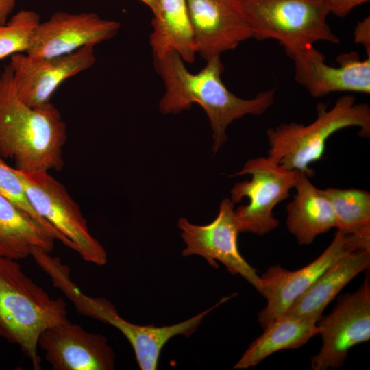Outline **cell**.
I'll list each match as a JSON object with an SVG mask.
<instances>
[{
  "mask_svg": "<svg viewBox=\"0 0 370 370\" xmlns=\"http://www.w3.org/2000/svg\"><path fill=\"white\" fill-rule=\"evenodd\" d=\"M158 13L151 21L149 44L153 57L171 51L177 53L186 63L195 59L197 45L186 0H156Z\"/></svg>",
  "mask_w": 370,
  "mask_h": 370,
  "instance_id": "cell-20",
  "label": "cell"
},
{
  "mask_svg": "<svg viewBox=\"0 0 370 370\" xmlns=\"http://www.w3.org/2000/svg\"><path fill=\"white\" fill-rule=\"evenodd\" d=\"M317 116L308 125L296 122L282 123L267 129V156L278 164L291 171L314 175L310 164L321 160L326 142L335 132L357 127L361 137L370 136V108L365 103H356V98L345 95L328 109L323 103L317 105Z\"/></svg>",
  "mask_w": 370,
  "mask_h": 370,
  "instance_id": "cell-4",
  "label": "cell"
},
{
  "mask_svg": "<svg viewBox=\"0 0 370 370\" xmlns=\"http://www.w3.org/2000/svg\"><path fill=\"white\" fill-rule=\"evenodd\" d=\"M295 194L286 206V226L299 245H308L336 227L332 204L324 190L316 187L304 173L298 172Z\"/></svg>",
  "mask_w": 370,
  "mask_h": 370,
  "instance_id": "cell-18",
  "label": "cell"
},
{
  "mask_svg": "<svg viewBox=\"0 0 370 370\" xmlns=\"http://www.w3.org/2000/svg\"><path fill=\"white\" fill-rule=\"evenodd\" d=\"M245 18L257 40L274 39L284 51L319 41L338 44L327 22L325 0H241Z\"/></svg>",
  "mask_w": 370,
  "mask_h": 370,
  "instance_id": "cell-6",
  "label": "cell"
},
{
  "mask_svg": "<svg viewBox=\"0 0 370 370\" xmlns=\"http://www.w3.org/2000/svg\"><path fill=\"white\" fill-rule=\"evenodd\" d=\"M366 275L354 293L338 297L328 315L317 322L322 339L319 352L311 357L314 370L341 367L354 346L370 338V280Z\"/></svg>",
  "mask_w": 370,
  "mask_h": 370,
  "instance_id": "cell-9",
  "label": "cell"
},
{
  "mask_svg": "<svg viewBox=\"0 0 370 370\" xmlns=\"http://www.w3.org/2000/svg\"><path fill=\"white\" fill-rule=\"evenodd\" d=\"M66 125L52 103L32 107L18 97L9 65L0 74V155L20 171H59Z\"/></svg>",
  "mask_w": 370,
  "mask_h": 370,
  "instance_id": "cell-2",
  "label": "cell"
},
{
  "mask_svg": "<svg viewBox=\"0 0 370 370\" xmlns=\"http://www.w3.org/2000/svg\"><path fill=\"white\" fill-rule=\"evenodd\" d=\"M336 220L337 230L370 245V193L358 188L324 190Z\"/></svg>",
  "mask_w": 370,
  "mask_h": 370,
  "instance_id": "cell-22",
  "label": "cell"
},
{
  "mask_svg": "<svg viewBox=\"0 0 370 370\" xmlns=\"http://www.w3.org/2000/svg\"><path fill=\"white\" fill-rule=\"evenodd\" d=\"M318 321L283 314L270 322L234 365L236 369L256 366L268 356L284 349H297L319 334Z\"/></svg>",
  "mask_w": 370,
  "mask_h": 370,
  "instance_id": "cell-21",
  "label": "cell"
},
{
  "mask_svg": "<svg viewBox=\"0 0 370 370\" xmlns=\"http://www.w3.org/2000/svg\"><path fill=\"white\" fill-rule=\"evenodd\" d=\"M330 13L338 17L347 16L355 8L369 0H325Z\"/></svg>",
  "mask_w": 370,
  "mask_h": 370,
  "instance_id": "cell-25",
  "label": "cell"
},
{
  "mask_svg": "<svg viewBox=\"0 0 370 370\" xmlns=\"http://www.w3.org/2000/svg\"><path fill=\"white\" fill-rule=\"evenodd\" d=\"M197 53L206 60L253 38L241 0H186Z\"/></svg>",
  "mask_w": 370,
  "mask_h": 370,
  "instance_id": "cell-16",
  "label": "cell"
},
{
  "mask_svg": "<svg viewBox=\"0 0 370 370\" xmlns=\"http://www.w3.org/2000/svg\"><path fill=\"white\" fill-rule=\"evenodd\" d=\"M354 40L361 45L367 55L370 57V17L368 16L362 21L358 22L354 30Z\"/></svg>",
  "mask_w": 370,
  "mask_h": 370,
  "instance_id": "cell-26",
  "label": "cell"
},
{
  "mask_svg": "<svg viewBox=\"0 0 370 370\" xmlns=\"http://www.w3.org/2000/svg\"><path fill=\"white\" fill-rule=\"evenodd\" d=\"M293 61L295 81L313 98L336 92L370 93V57L361 60L354 51L336 58L337 66L325 63V56L308 45L285 51Z\"/></svg>",
  "mask_w": 370,
  "mask_h": 370,
  "instance_id": "cell-12",
  "label": "cell"
},
{
  "mask_svg": "<svg viewBox=\"0 0 370 370\" xmlns=\"http://www.w3.org/2000/svg\"><path fill=\"white\" fill-rule=\"evenodd\" d=\"M206 62L201 71L193 73L175 51L153 57L155 70L165 88L159 102L160 111L164 114H176L189 110L194 103L199 104L209 119L215 153L227 140L228 126L246 115L263 114L274 103L275 89L260 92L251 99H243L223 84L221 56Z\"/></svg>",
  "mask_w": 370,
  "mask_h": 370,
  "instance_id": "cell-1",
  "label": "cell"
},
{
  "mask_svg": "<svg viewBox=\"0 0 370 370\" xmlns=\"http://www.w3.org/2000/svg\"><path fill=\"white\" fill-rule=\"evenodd\" d=\"M0 193L10 200L20 209L31 215L55 233L59 237L60 241L66 247L73 250L75 249V245L70 240L58 232L34 209L27 197L23 184L16 169L8 166L1 155Z\"/></svg>",
  "mask_w": 370,
  "mask_h": 370,
  "instance_id": "cell-24",
  "label": "cell"
},
{
  "mask_svg": "<svg viewBox=\"0 0 370 370\" xmlns=\"http://www.w3.org/2000/svg\"><path fill=\"white\" fill-rule=\"evenodd\" d=\"M249 175L251 178L236 183L230 199L236 204L244 197L246 205L234 210L240 232L264 236L279 225L273 210L286 199L295 185L298 172L278 164L268 156L247 160L242 169L231 176Z\"/></svg>",
  "mask_w": 370,
  "mask_h": 370,
  "instance_id": "cell-7",
  "label": "cell"
},
{
  "mask_svg": "<svg viewBox=\"0 0 370 370\" xmlns=\"http://www.w3.org/2000/svg\"><path fill=\"white\" fill-rule=\"evenodd\" d=\"M48 275L53 286L64 293L79 314L113 326L127 338L142 370L156 369L161 351L171 338L177 335L190 336L209 312L232 298V295L224 297L212 307L176 324L160 327L143 325L123 319L108 299L86 295L72 281L70 269L66 264H59L53 267Z\"/></svg>",
  "mask_w": 370,
  "mask_h": 370,
  "instance_id": "cell-5",
  "label": "cell"
},
{
  "mask_svg": "<svg viewBox=\"0 0 370 370\" xmlns=\"http://www.w3.org/2000/svg\"><path fill=\"white\" fill-rule=\"evenodd\" d=\"M16 171L37 213L74 243L84 260L104 265L106 251L90 232L79 206L65 186L47 171Z\"/></svg>",
  "mask_w": 370,
  "mask_h": 370,
  "instance_id": "cell-8",
  "label": "cell"
},
{
  "mask_svg": "<svg viewBox=\"0 0 370 370\" xmlns=\"http://www.w3.org/2000/svg\"><path fill=\"white\" fill-rule=\"evenodd\" d=\"M121 24L94 12H58L38 24L26 53L34 57H56L94 46L114 38Z\"/></svg>",
  "mask_w": 370,
  "mask_h": 370,
  "instance_id": "cell-14",
  "label": "cell"
},
{
  "mask_svg": "<svg viewBox=\"0 0 370 370\" xmlns=\"http://www.w3.org/2000/svg\"><path fill=\"white\" fill-rule=\"evenodd\" d=\"M234 204L230 199L224 198L221 201L217 216L207 225H195L186 218L179 219L178 227L186 245L182 254L185 257L200 256L214 268H218L217 261H219L231 274L242 276L258 291L260 276L238 249L240 231Z\"/></svg>",
  "mask_w": 370,
  "mask_h": 370,
  "instance_id": "cell-11",
  "label": "cell"
},
{
  "mask_svg": "<svg viewBox=\"0 0 370 370\" xmlns=\"http://www.w3.org/2000/svg\"><path fill=\"white\" fill-rule=\"evenodd\" d=\"M40 23L38 13L21 10L6 23L0 25V60L17 53H26Z\"/></svg>",
  "mask_w": 370,
  "mask_h": 370,
  "instance_id": "cell-23",
  "label": "cell"
},
{
  "mask_svg": "<svg viewBox=\"0 0 370 370\" xmlns=\"http://www.w3.org/2000/svg\"><path fill=\"white\" fill-rule=\"evenodd\" d=\"M96 61L94 46L56 57H34L26 53L10 56L15 88L22 101L32 107L50 103L58 88L66 79L91 68Z\"/></svg>",
  "mask_w": 370,
  "mask_h": 370,
  "instance_id": "cell-13",
  "label": "cell"
},
{
  "mask_svg": "<svg viewBox=\"0 0 370 370\" xmlns=\"http://www.w3.org/2000/svg\"><path fill=\"white\" fill-rule=\"evenodd\" d=\"M59 237L0 193V256L25 259L34 247L51 253Z\"/></svg>",
  "mask_w": 370,
  "mask_h": 370,
  "instance_id": "cell-19",
  "label": "cell"
},
{
  "mask_svg": "<svg viewBox=\"0 0 370 370\" xmlns=\"http://www.w3.org/2000/svg\"><path fill=\"white\" fill-rule=\"evenodd\" d=\"M16 2V0H0V25H3L8 21Z\"/></svg>",
  "mask_w": 370,
  "mask_h": 370,
  "instance_id": "cell-27",
  "label": "cell"
},
{
  "mask_svg": "<svg viewBox=\"0 0 370 370\" xmlns=\"http://www.w3.org/2000/svg\"><path fill=\"white\" fill-rule=\"evenodd\" d=\"M38 345L53 370L115 369V354L106 337L69 320L45 330Z\"/></svg>",
  "mask_w": 370,
  "mask_h": 370,
  "instance_id": "cell-15",
  "label": "cell"
},
{
  "mask_svg": "<svg viewBox=\"0 0 370 370\" xmlns=\"http://www.w3.org/2000/svg\"><path fill=\"white\" fill-rule=\"evenodd\" d=\"M370 266V249L352 251L331 264L284 314L319 321L328 305L356 276Z\"/></svg>",
  "mask_w": 370,
  "mask_h": 370,
  "instance_id": "cell-17",
  "label": "cell"
},
{
  "mask_svg": "<svg viewBox=\"0 0 370 370\" xmlns=\"http://www.w3.org/2000/svg\"><path fill=\"white\" fill-rule=\"evenodd\" d=\"M358 249H370L354 236L337 230L328 247L315 260L295 271H289L280 264L269 267L260 276L258 292L267 304L258 315L262 328L279 316L302 295L335 261L345 254Z\"/></svg>",
  "mask_w": 370,
  "mask_h": 370,
  "instance_id": "cell-10",
  "label": "cell"
},
{
  "mask_svg": "<svg viewBox=\"0 0 370 370\" xmlns=\"http://www.w3.org/2000/svg\"><path fill=\"white\" fill-rule=\"evenodd\" d=\"M66 304L52 299L23 271L0 256V338L17 345L34 369H42L38 341L48 328L68 321Z\"/></svg>",
  "mask_w": 370,
  "mask_h": 370,
  "instance_id": "cell-3",
  "label": "cell"
},
{
  "mask_svg": "<svg viewBox=\"0 0 370 370\" xmlns=\"http://www.w3.org/2000/svg\"><path fill=\"white\" fill-rule=\"evenodd\" d=\"M146 5L152 12L153 16L158 13V5L156 0H139Z\"/></svg>",
  "mask_w": 370,
  "mask_h": 370,
  "instance_id": "cell-28",
  "label": "cell"
}]
</instances>
